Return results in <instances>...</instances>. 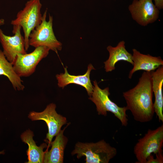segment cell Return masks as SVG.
Segmentation results:
<instances>
[{
	"label": "cell",
	"instance_id": "obj_11",
	"mask_svg": "<svg viewBox=\"0 0 163 163\" xmlns=\"http://www.w3.org/2000/svg\"><path fill=\"white\" fill-rule=\"evenodd\" d=\"M64 69L65 72L64 73H61L56 75L59 87L63 88L67 85L71 84L80 85L85 89L88 94L91 96L93 93V88L90 79V74L92 70L95 69L93 65L91 64L88 65L87 71L83 75H71L68 72L67 67Z\"/></svg>",
	"mask_w": 163,
	"mask_h": 163
},
{
	"label": "cell",
	"instance_id": "obj_4",
	"mask_svg": "<svg viewBox=\"0 0 163 163\" xmlns=\"http://www.w3.org/2000/svg\"><path fill=\"white\" fill-rule=\"evenodd\" d=\"M93 93L89 99L95 105L98 114L106 116L107 112H111L120 120L122 126H126L128 120L126 107H119L111 100L109 97L110 93L108 87L101 89L96 80L93 81Z\"/></svg>",
	"mask_w": 163,
	"mask_h": 163
},
{
	"label": "cell",
	"instance_id": "obj_16",
	"mask_svg": "<svg viewBox=\"0 0 163 163\" xmlns=\"http://www.w3.org/2000/svg\"><path fill=\"white\" fill-rule=\"evenodd\" d=\"M33 132L30 130L25 131L21 136L22 141L27 144L28 147L27 151L28 161L27 163H41L43 162L45 152L43 150L47 146L43 143L37 146L33 139Z\"/></svg>",
	"mask_w": 163,
	"mask_h": 163
},
{
	"label": "cell",
	"instance_id": "obj_7",
	"mask_svg": "<svg viewBox=\"0 0 163 163\" xmlns=\"http://www.w3.org/2000/svg\"><path fill=\"white\" fill-rule=\"evenodd\" d=\"M50 50L47 47L40 46L30 53L18 54L12 63L14 71L21 78L31 75L40 62L48 56Z\"/></svg>",
	"mask_w": 163,
	"mask_h": 163
},
{
	"label": "cell",
	"instance_id": "obj_17",
	"mask_svg": "<svg viewBox=\"0 0 163 163\" xmlns=\"http://www.w3.org/2000/svg\"><path fill=\"white\" fill-rule=\"evenodd\" d=\"M6 76L16 90L23 91L25 88L23 81L14 71L13 64L6 59L0 49V76Z\"/></svg>",
	"mask_w": 163,
	"mask_h": 163
},
{
	"label": "cell",
	"instance_id": "obj_10",
	"mask_svg": "<svg viewBox=\"0 0 163 163\" xmlns=\"http://www.w3.org/2000/svg\"><path fill=\"white\" fill-rule=\"evenodd\" d=\"M13 36H7L0 28V42L3 52L7 59L12 64L17 55L27 53L24 37L21 33V27L13 26Z\"/></svg>",
	"mask_w": 163,
	"mask_h": 163
},
{
	"label": "cell",
	"instance_id": "obj_18",
	"mask_svg": "<svg viewBox=\"0 0 163 163\" xmlns=\"http://www.w3.org/2000/svg\"><path fill=\"white\" fill-rule=\"evenodd\" d=\"M156 157L151 154L147 158L146 163H163V154H156Z\"/></svg>",
	"mask_w": 163,
	"mask_h": 163
},
{
	"label": "cell",
	"instance_id": "obj_21",
	"mask_svg": "<svg viewBox=\"0 0 163 163\" xmlns=\"http://www.w3.org/2000/svg\"><path fill=\"white\" fill-rule=\"evenodd\" d=\"M5 154L4 150L0 152V154Z\"/></svg>",
	"mask_w": 163,
	"mask_h": 163
},
{
	"label": "cell",
	"instance_id": "obj_20",
	"mask_svg": "<svg viewBox=\"0 0 163 163\" xmlns=\"http://www.w3.org/2000/svg\"><path fill=\"white\" fill-rule=\"evenodd\" d=\"M4 23V20L3 19H0V26L3 25Z\"/></svg>",
	"mask_w": 163,
	"mask_h": 163
},
{
	"label": "cell",
	"instance_id": "obj_6",
	"mask_svg": "<svg viewBox=\"0 0 163 163\" xmlns=\"http://www.w3.org/2000/svg\"><path fill=\"white\" fill-rule=\"evenodd\" d=\"M163 125L155 129H149L144 136L138 140L133 152L137 163H146L148 157L152 153L162 154Z\"/></svg>",
	"mask_w": 163,
	"mask_h": 163
},
{
	"label": "cell",
	"instance_id": "obj_1",
	"mask_svg": "<svg viewBox=\"0 0 163 163\" xmlns=\"http://www.w3.org/2000/svg\"><path fill=\"white\" fill-rule=\"evenodd\" d=\"M153 94L151 72L146 71L142 73L134 87L123 92L126 109L136 121L145 123L152 119L155 113Z\"/></svg>",
	"mask_w": 163,
	"mask_h": 163
},
{
	"label": "cell",
	"instance_id": "obj_13",
	"mask_svg": "<svg viewBox=\"0 0 163 163\" xmlns=\"http://www.w3.org/2000/svg\"><path fill=\"white\" fill-rule=\"evenodd\" d=\"M152 88L155 100L153 103L154 112L159 122H163V65L151 72Z\"/></svg>",
	"mask_w": 163,
	"mask_h": 163
},
{
	"label": "cell",
	"instance_id": "obj_19",
	"mask_svg": "<svg viewBox=\"0 0 163 163\" xmlns=\"http://www.w3.org/2000/svg\"><path fill=\"white\" fill-rule=\"evenodd\" d=\"M154 1L155 5L159 10L163 8V0H152Z\"/></svg>",
	"mask_w": 163,
	"mask_h": 163
},
{
	"label": "cell",
	"instance_id": "obj_14",
	"mask_svg": "<svg viewBox=\"0 0 163 163\" xmlns=\"http://www.w3.org/2000/svg\"><path fill=\"white\" fill-rule=\"evenodd\" d=\"M125 43L124 40H122L115 47L109 45L107 47L109 56L108 59L104 62V68L106 72L114 70L116 63L120 61H126L133 65L132 54L126 49Z\"/></svg>",
	"mask_w": 163,
	"mask_h": 163
},
{
	"label": "cell",
	"instance_id": "obj_12",
	"mask_svg": "<svg viewBox=\"0 0 163 163\" xmlns=\"http://www.w3.org/2000/svg\"><path fill=\"white\" fill-rule=\"evenodd\" d=\"M132 59L133 67L130 71L128 78L131 79L133 74L139 70L151 72L155 71L163 65V60L160 56H153L149 54H144L135 49L132 50Z\"/></svg>",
	"mask_w": 163,
	"mask_h": 163
},
{
	"label": "cell",
	"instance_id": "obj_2",
	"mask_svg": "<svg viewBox=\"0 0 163 163\" xmlns=\"http://www.w3.org/2000/svg\"><path fill=\"white\" fill-rule=\"evenodd\" d=\"M117 153L116 148L102 140L95 143L78 142L71 154L76 155L78 159L85 156L86 163H108Z\"/></svg>",
	"mask_w": 163,
	"mask_h": 163
},
{
	"label": "cell",
	"instance_id": "obj_15",
	"mask_svg": "<svg viewBox=\"0 0 163 163\" xmlns=\"http://www.w3.org/2000/svg\"><path fill=\"white\" fill-rule=\"evenodd\" d=\"M67 127L61 130L56 136L55 140L50 143L51 149L45 152L43 163H63L64 152L68 142L67 138L64 135L63 133Z\"/></svg>",
	"mask_w": 163,
	"mask_h": 163
},
{
	"label": "cell",
	"instance_id": "obj_3",
	"mask_svg": "<svg viewBox=\"0 0 163 163\" xmlns=\"http://www.w3.org/2000/svg\"><path fill=\"white\" fill-rule=\"evenodd\" d=\"M42 5L40 0H30L27 2L24 8L17 14L16 18L11 24L19 25L22 28L24 33L25 49L29 47V37L31 31L41 22L42 15L41 12Z\"/></svg>",
	"mask_w": 163,
	"mask_h": 163
},
{
	"label": "cell",
	"instance_id": "obj_8",
	"mask_svg": "<svg viewBox=\"0 0 163 163\" xmlns=\"http://www.w3.org/2000/svg\"><path fill=\"white\" fill-rule=\"evenodd\" d=\"M56 106L53 103L48 104L42 112H30L28 117L32 121L43 120L45 121L48 128L46 139L48 141L49 146L54 136L59 133L63 125L66 123V117L58 114L56 110Z\"/></svg>",
	"mask_w": 163,
	"mask_h": 163
},
{
	"label": "cell",
	"instance_id": "obj_9",
	"mask_svg": "<svg viewBox=\"0 0 163 163\" xmlns=\"http://www.w3.org/2000/svg\"><path fill=\"white\" fill-rule=\"evenodd\" d=\"M128 10L133 19L143 26L155 22L159 14L152 0H133Z\"/></svg>",
	"mask_w": 163,
	"mask_h": 163
},
{
	"label": "cell",
	"instance_id": "obj_5",
	"mask_svg": "<svg viewBox=\"0 0 163 163\" xmlns=\"http://www.w3.org/2000/svg\"><path fill=\"white\" fill-rule=\"evenodd\" d=\"M47 10L43 15L40 24L32 30L29 37V46L35 48L45 46L57 54L62 48V44L56 39L53 29V18L49 14V20L46 21Z\"/></svg>",
	"mask_w": 163,
	"mask_h": 163
}]
</instances>
